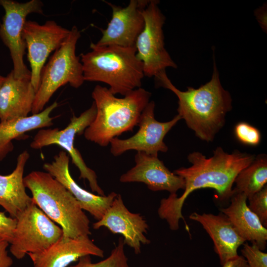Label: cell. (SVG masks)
<instances>
[{
  "label": "cell",
  "instance_id": "cell-1",
  "mask_svg": "<svg viewBox=\"0 0 267 267\" xmlns=\"http://www.w3.org/2000/svg\"><path fill=\"white\" fill-rule=\"evenodd\" d=\"M255 158V155L237 150L228 153L221 147H217L213 156L209 158L198 151L189 153L187 159L191 166L173 172L184 180L183 193L179 197L177 193L170 194L167 198L161 199L157 211L159 217L166 220L170 229L174 231L178 229L179 220L182 219L186 230L189 231L182 214L184 203L188 195L196 190L210 188L216 191L221 201H229L233 193L236 177Z\"/></svg>",
  "mask_w": 267,
  "mask_h": 267
},
{
  "label": "cell",
  "instance_id": "cell-2",
  "mask_svg": "<svg viewBox=\"0 0 267 267\" xmlns=\"http://www.w3.org/2000/svg\"><path fill=\"white\" fill-rule=\"evenodd\" d=\"M210 81L198 89H178L167 76L166 71L155 78L158 85L174 92L178 98V115L200 139L213 141L225 123L226 114L232 109L230 93L223 89L214 61Z\"/></svg>",
  "mask_w": 267,
  "mask_h": 267
},
{
  "label": "cell",
  "instance_id": "cell-3",
  "mask_svg": "<svg viewBox=\"0 0 267 267\" xmlns=\"http://www.w3.org/2000/svg\"><path fill=\"white\" fill-rule=\"evenodd\" d=\"M151 93L139 88L122 98L97 85L92 92L96 106L95 117L84 132L85 138L105 147L111 140L137 126L140 115L150 101Z\"/></svg>",
  "mask_w": 267,
  "mask_h": 267
},
{
  "label": "cell",
  "instance_id": "cell-4",
  "mask_svg": "<svg viewBox=\"0 0 267 267\" xmlns=\"http://www.w3.org/2000/svg\"><path fill=\"white\" fill-rule=\"evenodd\" d=\"M90 47V51L81 54L85 81L105 83L114 95L125 96L141 88L143 63L136 56L135 47L91 43Z\"/></svg>",
  "mask_w": 267,
  "mask_h": 267
},
{
  "label": "cell",
  "instance_id": "cell-5",
  "mask_svg": "<svg viewBox=\"0 0 267 267\" xmlns=\"http://www.w3.org/2000/svg\"><path fill=\"white\" fill-rule=\"evenodd\" d=\"M33 202L71 238L91 234L90 221L73 195L46 172L34 171L24 177Z\"/></svg>",
  "mask_w": 267,
  "mask_h": 267
},
{
  "label": "cell",
  "instance_id": "cell-6",
  "mask_svg": "<svg viewBox=\"0 0 267 267\" xmlns=\"http://www.w3.org/2000/svg\"><path fill=\"white\" fill-rule=\"evenodd\" d=\"M80 37L77 27L73 26L67 38L44 66L33 105V114L42 111L61 86L69 84L77 89L83 85L85 81L83 66L80 57L76 55V44Z\"/></svg>",
  "mask_w": 267,
  "mask_h": 267
},
{
  "label": "cell",
  "instance_id": "cell-7",
  "mask_svg": "<svg viewBox=\"0 0 267 267\" xmlns=\"http://www.w3.org/2000/svg\"><path fill=\"white\" fill-rule=\"evenodd\" d=\"M16 224L10 242V251L17 259L28 253L47 249L63 235L62 228L33 201L15 217Z\"/></svg>",
  "mask_w": 267,
  "mask_h": 267
},
{
  "label": "cell",
  "instance_id": "cell-8",
  "mask_svg": "<svg viewBox=\"0 0 267 267\" xmlns=\"http://www.w3.org/2000/svg\"><path fill=\"white\" fill-rule=\"evenodd\" d=\"M96 113V106L93 102L91 106L79 116L73 114L70 123L64 129H41L34 136L30 145L34 149H40L51 145H57L62 147L71 157L72 163L79 169L80 178L88 180L92 192L99 195L105 196L103 190L98 184L95 172L87 166L81 153L74 146L76 135L84 134L86 129L94 120Z\"/></svg>",
  "mask_w": 267,
  "mask_h": 267
},
{
  "label": "cell",
  "instance_id": "cell-9",
  "mask_svg": "<svg viewBox=\"0 0 267 267\" xmlns=\"http://www.w3.org/2000/svg\"><path fill=\"white\" fill-rule=\"evenodd\" d=\"M158 3V0H149L143 9L144 26L135 44L136 56L143 63L144 75L149 78L156 77L167 67H177L165 48L162 28L165 17Z\"/></svg>",
  "mask_w": 267,
  "mask_h": 267
},
{
  "label": "cell",
  "instance_id": "cell-10",
  "mask_svg": "<svg viewBox=\"0 0 267 267\" xmlns=\"http://www.w3.org/2000/svg\"><path fill=\"white\" fill-rule=\"evenodd\" d=\"M0 5L4 10L0 24V38L9 50L14 76L16 79L31 78V71L23 60L26 47L22 38V31L27 15L32 13L43 14V4L39 0L23 3L0 0Z\"/></svg>",
  "mask_w": 267,
  "mask_h": 267
},
{
  "label": "cell",
  "instance_id": "cell-11",
  "mask_svg": "<svg viewBox=\"0 0 267 267\" xmlns=\"http://www.w3.org/2000/svg\"><path fill=\"white\" fill-rule=\"evenodd\" d=\"M155 106L153 100L146 106L137 125L139 129L133 136L125 139L117 137L111 140L110 150L113 156H118L132 150L153 155L168 151V147L164 142V138L181 119L177 114L169 121L159 122L155 118Z\"/></svg>",
  "mask_w": 267,
  "mask_h": 267
},
{
  "label": "cell",
  "instance_id": "cell-12",
  "mask_svg": "<svg viewBox=\"0 0 267 267\" xmlns=\"http://www.w3.org/2000/svg\"><path fill=\"white\" fill-rule=\"evenodd\" d=\"M70 31L53 20L47 21L43 25L31 20L25 21L22 35L31 69V81L36 91L47 58L50 53L60 46Z\"/></svg>",
  "mask_w": 267,
  "mask_h": 267
},
{
  "label": "cell",
  "instance_id": "cell-13",
  "mask_svg": "<svg viewBox=\"0 0 267 267\" xmlns=\"http://www.w3.org/2000/svg\"><path fill=\"white\" fill-rule=\"evenodd\" d=\"M149 1L131 0L125 7L105 1L112 8V18L107 28L101 30V38L96 44L135 47L136 39L144 26L142 11Z\"/></svg>",
  "mask_w": 267,
  "mask_h": 267
},
{
  "label": "cell",
  "instance_id": "cell-14",
  "mask_svg": "<svg viewBox=\"0 0 267 267\" xmlns=\"http://www.w3.org/2000/svg\"><path fill=\"white\" fill-rule=\"evenodd\" d=\"M92 227L94 229L105 227L113 234H121L125 245L132 248L136 255L141 253V245L150 243L145 235L149 227L146 221L140 214L130 212L119 194L102 218L93 223Z\"/></svg>",
  "mask_w": 267,
  "mask_h": 267
},
{
  "label": "cell",
  "instance_id": "cell-15",
  "mask_svg": "<svg viewBox=\"0 0 267 267\" xmlns=\"http://www.w3.org/2000/svg\"><path fill=\"white\" fill-rule=\"evenodd\" d=\"M134 161L135 166L120 177V182H142L153 191L166 190L170 194L184 189V179L171 172L158 155L137 152Z\"/></svg>",
  "mask_w": 267,
  "mask_h": 267
},
{
  "label": "cell",
  "instance_id": "cell-16",
  "mask_svg": "<svg viewBox=\"0 0 267 267\" xmlns=\"http://www.w3.org/2000/svg\"><path fill=\"white\" fill-rule=\"evenodd\" d=\"M43 168L65 187L83 210L88 212L97 221L102 218L118 194L112 192L107 196H101L82 188L71 175L69 156L65 151L55 155L52 162L44 163Z\"/></svg>",
  "mask_w": 267,
  "mask_h": 267
},
{
  "label": "cell",
  "instance_id": "cell-17",
  "mask_svg": "<svg viewBox=\"0 0 267 267\" xmlns=\"http://www.w3.org/2000/svg\"><path fill=\"white\" fill-rule=\"evenodd\" d=\"M34 267H67L85 256L104 257V251L89 236L71 238L62 236L43 252L28 253Z\"/></svg>",
  "mask_w": 267,
  "mask_h": 267
},
{
  "label": "cell",
  "instance_id": "cell-18",
  "mask_svg": "<svg viewBox=\"0 0 267 267\" xmlns=\"http://www.w3.org/2000/svg\"><path fill=\"white\" fill-rule=\"evenodd\" d=\"M189 218L199 222L209 234L222 266L239 255L237 250L246 241L223 214L221 212L218 215L200 214L193 212Z\"/></svg>",
  "mask_w": 267,
  "mask_h": 267
},
{
  "label": "cell",
  "instance_id": "cell-19",
  "mask_svg": "<svg viewBox=\"0 0 267 267\" xmlns=\"http://www.w3.org/2000/svg\"><path fill=\"white\" fill-rule=\"evenodd\" d=\"M36 93L31 78L16 79L11 71L0 87V121L27 117Z\"/></svg>",
  "mask_w": 267,
  "mask_h": 267
},
{
  "label": "cell",
  "instance_id": "cell-20",
  "mask_svg": "<svg viewBox=\"0 0 267 267\" xmlns=\"http://www.w3.org/2000/svg\"><path fill=\"white\" fill-rule=\"evenodd\" d=\"M229 200V205L221 208V212L227 217L246 241L264 250L267 246V229L248 207L246 196L233 191Z\"/></svg>",
  "mask_w": 267,
  "mask_h": 267
},
{
  "label": "cell",
  "instance_id": "cell-21",
  "mask_svg": "<svg viewBox=\"0 0 267 267\" xmlns=\"http://www.w3.org/2000/svg\"><path fill=\"white\" fill-rule=\"evenodd\" d=\"M30 158L25 150L17 157L15 169L7 175H0V206L15 218L33 200L26 193L24 183V171Z\"/></svg>",
  "mask_w": 267,
  "mask_h": 267
},
{
  "label": "cell",
  "instance_id": "cell-22",
  "mask_svg": "<svg viewBox=\"0 0 267 267\" xmlns=\"http://www.w3.org/2000/svg\"><path fill=\"white\" fill-rule=\"evenodd\" d=\"M58 106L57 102L39 113L24 118L0 121V161L13 149L12 140L21 137L26 132L51 126L54 118L50 116Z\"/></svg>",
  "mask_w": 267,
  "mask_h": 267
},
{
  "label": "cell",
  "instance_id": "cell-23",
  "mask_svg": "<svg viewBox=\"0 0 267 267\" xmlns=\"http://www.w3.org/2000/svg\"><path fill=\"white\" fill-rule=\"evenodd\" d=\"M267 182V157L261 154L236 177L234 192L244 194L247 200L261 190Z\"/></svg>",
  "mask_w": 267,
  "mask_h": 267
},
{
  "label": "cell",
  "instance_id": "cell-24",
  "mask_svg": "<svg viewBox=\"0 0 267 267\" xmlns=\"http://www.w3.org/2000/svg\"><path fill=\"white\" fill-rule=\"evenodd\" d=\"M124 245L123 238L120 237L117 244L106 259L93 263L90 256H85L80 258L76 265L67 267H131L128 264Z\"/></svg>",
  "mask_w": 267,
  "mask_h": 267
},
{
  "label": "cell",
  "instance_id": "cell-25",
  "mask_svg": "<svg viewBox=\"0 0 267 267\" xmlns=\"http://www.w3.org/2000/svg\"><path fill=\"white\" fill-rule=\"evenodd\" d=\"M248 200V207L258 217L262 224L267 228V185H266Z\"/></svg>",
  "mask_w": 267,
  "mask_h": 267
},
{
  "label": "cell",
  "instance_id": "cell-26",
  "mask_svg": "<svg viewBox=\"0 0 267 267\" xmlns=\"http://www.w3.org/2000/svg\"><path fill=\"white\" fill-rule=\"evenodd\" d=\"M234 133L237 139L246 145L256 146L261 140L259 130L246 122H241L236 124Z\"/></svg>",
  "mask_w": 267,
  "mask_h": 267
},
{
  "label": "cell",
  "instance_id": "cell-27",
  "mask_svg": "<svg viewBox=\"0 0 267 267\" xmlns=\"http://www.w3.org/2000/svg\"><path fill=\"white\" fill-rule=\"evenodd\" d=\"M241 250L242 256L249 267H267V253L264 252L255 244L244 243Z\"/></svg>",
  "mask_w": 267,
  "mask_h": 267
},
{
  "label": "cell",
  "instance_id": "cell-28",
  "mask_svg": "<svg viewBox=\"0 0 267 267\" xmlns=\"http://www.w3.org/2000/svg\"><path fill=\"white\" fill-rule=\"evenodd\" d=\"M16 224L15 218L6 216L4 212H0V236L10 243Z\"/></svg>",
  "mask_w": 267,
  "mask_h": 267
},
{
  "label": "cell",
  "instance_id": "cell-29",
  "mask_svg": "<svg viewBox=\"0 0 267 267\" xmlns=\"http://www.w3.org/2000/svg\"><path fill=\"white\" fill-rule=\"evenodd\" d=\"M9 244L7 240L0 236V267H10L13 264V260L7 251Z\"/></svg>",
  "mask_w": 267,
  "mask_h": 267
},
{
  "label": "cell",
  "instance_id": "cell-30",
  "mask_svg": "<svg viewBox=\"0 0 267 267\" xmlns=\"http://www.w3.org/2000/svg\"><path fill=\"white\" fill-rule=\"evenodd\" d=\"M222 267H249L245 258L240 255L230 260L222 265Z\"/></svg>",
  "mask_w": 267,
  "mask_h": 267
},
{
  "label": "cell",
  "instance_id": "cell-31",
  "mask_svg": "<svg viewBox=\"0 0 267 267\" xmlns=\"http://www.w3.org/2000/svg\"><path fill=\"white\" fill-rule=\"evenodd\" d=\"M5 77H3L0 76V87L2 85V83H3L4 80H5Z\"/></svg>",
  "mask_w": 267,
  "mask_h": 267
}]
</instances>
